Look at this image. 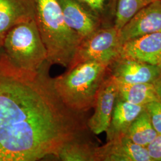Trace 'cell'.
Instances as JSON below:
<instances>
[{
	"mask_svg": "<svg viewBox=\"0 0 161 161\" xmlns=\"http://www.w3.org/2000/svg\"><path fill=\"white\" fill-rule=\"evenodd\" d=\"M144 109V106L130 103L117 96L109 126L106 131L107 141L126 136L132 122Z\"/></svg>",
	"mask_w": 161,
	"mask_h": 161,
	"instance_id": "4fadbf2b",
	"label": "cell"
},
{
	"mask_svg": "<svg viewBox=\"0 0 161 161\" xmlns=\"http://www.w3.org/2000/svg\"><path fill=\"white\" fill-rule=\"evenodd\" d=\"M159 67H160V68H161V65H160V66H159Z\"/></svg>",
	"mask_w": 161,
	"mask_h": 161,
	"instance_id": "7402d4cb",
	"label": "cell"
},
{
	"mask_svg": "<svg viewBox=\"0 0 161 161\" xmlns=\"http://www.w3.org/2000/svg\"><path fill=\"white\" fill-rule=\"evenodd\" d=\"M109 69V66L97 62H82L53 78V87L68 109L82 114L94 106L98 90Z\"/></svg>",
	"mask_w": 161,
	"mask_h": 161,
	"instance_id": "3957f363",
	"label": "cell"
},
{
	"mask_svg": "<svg viewBox=\"0 0 161 161\" xmlns=\"http://www.w3.org/2000/svg\"><path fill=\"white\" fill-rule=\"evenodd\" d=\"M35 21L46 48L47 62L68 68L81 39L64 19L58 0H34Z\"/></svg>",
	"mask_w": 161,
	"mask_h": 161,
	"instance_id": "7a4b0ae2",
	"label": "cell"
},
{
	"mask_svg": "<svg viewBox=\"0 0 161 161\" xmlns=\"http://www.w3.org/2000/svg\"><path fill=\"white\" fill-rule=\"evenodd\" d=\"M31 20H35L34 0H0V49L10 29Z\"/></svg>",
	"mask_w": 161,
	"mask_h": 161,
	"instance_id": "7c38bea8",
	"label": "cell"
},
{
	"mask_svg": "<svg viewBox=\"0 0 161 161\" xmlns=\"http://www.w3.org/2000/svg\"><path fill=\"white\" fill-rule=\"evenodd\" d=\"M46 62L36 72L19 69L0 49V161L58 158L84 130L81 114L68 109L54 90Z\"/></svg>",
	"mask_w": 161,
	"mask_h": 161,
	"instance_id": "6da1fadb",
	"label": "cell"
},
{
	"mask_svg": "<svg viewBox=\"0 0 161 161\" xmlns=\"http://www.w3.org/2000/svg\"><path fill=\"white\" fill-rule=\"evenodd\" d=\"M117 84L118 97L130 103L145 106L153 102L161 101L153 84H122L117 82Z\"/></svg>",
	"mask_w": 161,
	"mask_h": 161,
	"instance_id": "5bb4252c",
	"label": "cell"
},
{
	"mask_svg": "<svg viewBox=\"0 0 161 161\" xmlns=\"http://www.w3.org/2000/svg\"><path fill=\"white\" fill-rule=\"evenodd\" d=\"M152 126L158 134H161V101H155L144 106Z\"/></svg>",
	"mask_w": 161,
	"mask_h": 161,
	"instance_id": "d6986e66",
	"label": "cell"
},
{
	"mask_svg": "<svg viewBox=\"0 0 161 161\" xmlns=\"http://www.w3.org/2000/svg\"><path fill=\"white\" fill-rule=\"evenodd\" d=\"M102 22L104 26H114L116 0H76Z\"/></svg>",
	"mask_w": 161,
	"mask_h": 161,
	"instance_id": "ac0fdd59",
	"label": "cell"
},
{
	"mask_svg": "<svg viewBox=\"0 0 161 161\" xmlns=\"http://www.w3.org/2000/svg\"><path fill=\"white\" fill-rule=\"evenodd\" d=\"M95 161H152L146 147L124 136L95 149Z\"/></svg>",
	"mask_w": 161,
	"mask_h": 161,
	"instance_id": "30bf717a",
	"label": "cell"
},
{
	"mask_svg": "<svg viewBox=\"0 0 161 161\" xmlns=\"http://www.w3.org/2000/svg\"><path fill=\"white\" fill-rule=\"evenodd\" d=\"M18 68L36 72L47 62V52L35 20L19 23L6 35L2 48Z\"/></svg>",
	"mask_w": 161,
	"mask_h": 161,
	"instance_id": "277c9868",
	"label": "cell"
},
{
	"mask_svg": "<svg viewBox=\"0 0 161 161\" xmlns=\"http://www.w3.org/2000/svg\"><path fill=\"white\" fill-rule=\"evenodd\" d=\"M153 85L155 87L156 90L161 100V76L159 79L156 80L153 83Z\"/></svg>",
	"mask_w": 161,
	"mask_h": 161,
	"instance_id": "44dd1931",
	"label": "cell"
},
{
	"mask_svg": "<svg viewBox=\"0 0 161 161\" xmlns=\"http://www.w3.org/2000/svg\"><path fill=\"white\" fill-rule=\"evenodd\" d=\"M157 135L149 115L144 109L132 122L126 136L134 143L146 147Z\"/></svg>",
	"mask_w": 161,
	"mask_h": 161,
	"instance_id": "9a60e30c",
	"label": "cell"
},
{
	"mask_svg": "<svg viewBox=\"0 0 161 161\" xmlns=\"http://www.w3.org/2000/svg\"><path fill=\"white\" fill-rule=\"evenodd\" d=\"M119 58L159 66L161 64V32L145 35L121 45Z\"/></svg>",
	"mask_w": 161,
	"mask_h": 161,
	"instance_id": "9c48e42d",
	"label": "cell"
},
{
	"mask_svg": "<svg viewBox=\"0 0 161 161\" xmlns=\"http://www.w3.org/2000/svg\"><path fill=\"white\" fill-rule=\"evenodd\" d=\"M121 47L119 31L113 25L102 26L81 40L67 69L88 61L109 66L119 58Z\"/></svg>",
	"mask_w": 161,
	"mask_h": 161,
	"instance_id": "5b68a950",
	"label": "cell"
},
{
	"mask_svg": "<svg viewBox=\"0 0 161 161\" xmlns=\"http://www.w3.org/2000/svg\"><path fill=\"white\" fill-rule=\"evenodd\" d=\"M156 0H116L114 26L119 31L145 6Z\"/></svg>",
	"mask_w": 161,
	"mask_h": 161,
	"instance_id": "e0dca14e",
	"label": "cell"
},
{
	"mask_svg": "<svg viewBox=\"0 0 161 161\" xmlns=\"http://www.w3.org/2000/svg\"><path fill=\"white\" fill-rule=\"evenodd\" d=\"M117 96V82L110 74L105 78L98 90L93 106L94 112L87 121V127L94 134L98 135L107 131Z\"/></svg>",
	"mask_w": 161,
	"mask_h": 161,
	"instance_id": "8992f818",
	"label": "cell"
},
{
	"mask_svg": "<svg viewBox=\"0 0 161 161\" xmlns=\"http://www.w3.org/2000/svg\"><path fill=\"white\" fill-rule=\"evenodd\" d=\"M159 32H161V0H156L140 10L121 28L120 44Z\"/></svg>",
	"mask_w": 161,
	"mask_h": 161,
	"instance_id": "52a82bcc",
	"label": "cell"
},
{
	"mask_svg": "<svg viewBox=\"0 0 161 161\" xmlns=\"http://www.w3.org/2000/svg\"><path fill=\"white\" fill-rule=\"evenodd\" d=\"M68 26L80 39L104 26L102 22L76 0H58Z\"/></svg>",
	"mask_w": 161,
	"mask_h": 161,
	"instance_id": "8fae6325",
	"label": "cell"
},
{
	"mask_svg": "<svg viewBox=\"0 0 161 161\" xmlns=\"http://www.w3.org/2000/svg\"><path fill=\"white\" fill-rule=\"evenodd\" d=\"M110 75L118 83H152L161 76V68L156 65L119 58L109 66Z\"/></svg>",
	"mask_w": 161,
	"mask_h": 161,
	"instance_id": "ba28073f",
	"label": "cell"
},
{
	"mask_svg": "<svg viewBox=\"0 0 161 161\" xmlns=\"http://www.w3.org/2000/svg\"><path fill=\"white\" fill-rule=\"evenodd\" d=\"M146 147L152 161H161V134H158Z\"/></svg>",
	"mask_w": 161,
	"mask_h": 161,
	"instance_id": "ffe728a7",
	"label": "cell"
},
{
	"mask_svg": "<svg viewBox=\"0 0 161 161\" xmlns=\"http://www.w3.org/2000/svg\"><path fill=\"white\" fill-rule=\"evenodd\" d=\"M95 147L78 138L64 144L59 150L58 159L64 161H95Z\"/></svg>",
	"mask_w": 161,
	"mask_h": 161,
	"instance_id": "2e32d148",
	"label": "cell"
}]
</instances>
